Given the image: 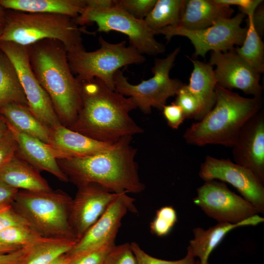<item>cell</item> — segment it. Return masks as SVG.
I'll list each match as a JSON object with an SVG mask.
<instances>
[{"mask_svg":"<svg viewBox=\"0 0 264 264\" xmlns=\"http://www.w3.org/2000/svg\"><path fill=\"white\" fill-rule=\"evenodd\" d=\"M215 91L213 109L185 131L183 137L187 144L232 148L244 124L263 109L262 97H243L218 84Z\"/></svg>","mask_w":264,"mask_h":264,"instance_id":"cell-4","label":"cell"},{"mask_svg":"<svg viewBox=\"0 0 264 264\" xmlns=\"http://www.w3.org/2000/svg\"><path fill=\"white\" fill-rule=\"evenodd\" d=\"M11 103L28 107L16 68L0 49V107Z\"/></svg>","mask_w":264,"mask_h":264,"instance_id":"cell-26","label":"cell"},{"mask_svg":"<svg viewBox=\"0 0 264 264\" xmlns=\"http://www.w3.org/2000/svg\"><path fill=\"white\" fill-rule=\"evenodd\" d=\"M5 12L6 9L0 4V27H3L5 23Z\"/></svg>","mask_w":264,"mask_h":264,"instance_id":"cell-47","label":"cell"},{"mask_svg":"<svg viewBox=\"0 0 264 264\" xmlns=\"http://www.w3.org/2000/svg\"><path fill=\"white\" fill-rule=\"evenodd\" d=\"M180 50V47H177L166 57L155 59L152 68L153 76L137 84L130 83L122 71L118 70L114 76L115 91L131 98L136 108L144 113H150L152 108L162 110L167 100L176 95L184 85L181 81L170 77Z\"/></svg>","mask_w":264,"mask_h":264,"instance_id":"cell-9","label":"cell"},{"mask_svg":"<svg viewBox=\"0 0 264 264\" xmlns=\"http://www.w3.org/2000/svg\"><path fill=\"white\" fill-rule=\"evenodd\" d=\"M209 64L214 69L217 84L226 89H240L252 97H262L260 74L236 52H212Z\"/></svg>","mask_w":264,"mask_h":264,"instance_id":"cell-15","label":"cell"},{"mask_svg":"<svg viewBox=\"0 0 264 264\" xmlns=\"http://www.w3.org/2000/svg\"><path fill=\"white\" fill-rule=\"evenodd\" d=\"M100 47L93 51L85 49L67 52L70 69L80 82L94 78L101 80L110 89L115 90L114 76L120 68L133 64H141L145 61L144 56L126 41L116 44L99 37Z\"/></svg>","mask_w":264,"mask_h":264,"instance_id":"cell-8","label":"cell"},{"mask_svg":"<svg viewBox=\"0 0 264 264\" xmlns=\"http://www.w3.org/2000/svg\"><path fill=\"white\" fill-rule=\"evenodd\" d=\"M17 152L16 142L9 130L7 134L0 140V170L9 161Z\"/></svg>","mask_w":264,"mask_h":264,"instance_id":"cell-38","label":"cell"},{"mask_svg":"<svg viewBox=\"0 0 264 264\" xmlns=\"http://www.w3.org/2000/svg\"><path fill=\"white\" fill-rule=\"evenodd\" d=\"M132 140V136L126 137L108 151L57 162L68 181L77 186L93 183L116 194L139 193L145 186L138 175L137 150L131 145Z\"/></svg>","mask_w":264,"mask_h":264,"instance_id":"cell-2","label":"cell"},{"mask_svg":"<svg viewBox=\"0 0 264 264\" xmlns=\"http://www.w3.org/2000/svg\"><path fill=\"white\" fill-rule=\"evenodd\" d=\"M0 113L19 131L49 144L51 129L37 118L28 107L8 104L0 107Z\"/></svg>","mask_w":264,"mask_h":264,"instance_id":"cell-25","label":"cell"},{"mask_svg":"<svg viewBox=\"0 0 264 264\" xmlns=\"http://www.w3.org/2000/svg\"><path fill=\"white\" fill-rule=\"evenodd\" d=\"M19 191L0 180V205L11 204Z\"/></svg>","mask_w":264,"mask_h":264,"instance_id":"cell-41","label":"cell"},{"mask_svg":"<svg viewBox=\"0 0 264 264\" xmlns=\"http://www.w3.org/2000/svg\"><path fill=\"white\" fill-rule=\"evenodd\" d=\"M76 242L66 238H44L27 247L20 264H48L59 256L68 252Z\"/></svg>","mask_w":264,"mask_h":264,"instance_id":"cell-27","label":"cell"},{"mask_svg":"<svg viewBox=\"0 0 264 264\" xmlns=\"http://www.w3.org/2000/svg\"><path fill=\"white\" fill-rule=\"evenodd\" d=\"M103 264H138L130 243L114 245Z\"/></svg>","mask_w":264,"mask_h":264,"instance_id":"cell-35","label":"cell"},{"mask_svg":"<svg viewBox=\"0 0 264 264\" xmlns=\"http://www.w3.org/2000/svg\"><path fill=\"white\" fill-rule=\"evenodd\" d=\"M253 22L256 30L261 37L264 31V6L263 2L255 10L253 16Z\"/></svg>","mask_w":264,"mask_h":264,"instance_id":"cell-43","label":"cell"},{"mask_svg":"<svg viewBox=\"0 0 264 264\" xmlns=\"http://www.w3.org/2000/svg\"><path fill=\"white\" fill-rule=\"evenodd\" d=\"M157 0H115L116 3L133 17L144 20Z\"/></svg>","mask_w":264,"mask_h":264,"instance_id":"cell-33","label":"cell"},{"mask_svg":"<svg viewBox=\"0 0 264 264\" xmlns=\"http://www.w3.org/2000/svg\"><path fill=\"white\" fill-rule=\"evenodd\" d=\"M26 249L25 247L11 253L0 254V264H20Z\"/></svg>","mask_w":264,"mask_h":264,"instance_id":"cell-42","label":"cell"},{"mask_svg":"<svg viewBox=\"0 0 264 264\" xmlns=\"http://www.w3.org/2000/svg\"><path fill=\"white\" fill-rule=\"evenodd\" d=\"M252 16H247L244 40L241 46L235 48V50L244 61L261 74L264 71V44L254 26Z\"/></svg>","mask_w":264,"mask_h":264,"instance_id":"cell-29","label":"cell"},{"mask_svg":"<svg viewBox=\"0 0 264 264\" xmlns=\"http://www.w3.org/2000/svg\"><path fill=\"white\" fill-rule=\"evenodd\" d=\"M82 33H89L67 16L6 9L0 41L29 46L42 40L54 39L62 42L69 52L85 49Z\"/></svg>","mask_w":264,"mask_h":264,"instance_id":"cell-5","label":"cell"},{"mask_svg":"<svg viewBox=\"0 0 264 264\" xmlns=\"http://www.w3.org/2000/svg\"><path fill=\"white\" fill-rule=\"evenodd\" d=\"M117 142L97 141L61 124L51 129L49 144L69 158L88 156L106 152L114 148Z\"/></svg>","mask_w":264,"mask_h":264,"instance_id":"cell-20","label":"cell"},{"mask_svg":"<svg viewBox=\"0 0 264 264\" xmlns=\"http://www.w3.org/2000/svg\"><path fill=\"white\" fill-rule=\"evenodd\" d=\"M193 64L188 90L196 98L198 110L195 120L202 119L214 107L216 101L217 80L213 66L197 59L189 58Z\"/></svg>","mask_w":264,"mask_h":264,"instance_id":"cell-22","label":"cell"},{"mask_svg":"<svg viewBox=\"0 0 264 264\" xmlns=\"http://www.w3.org/2000/svg\"><path fill=\"white\" fill-rule=\"evenodd\" d=\"M44 238L30 226L9 228L0 232V242L20 248L34 245Z\"/></svg>","mask_w":264,"mask_h":264,"instance_id":"cell-30","label":"cell"},{"mask_svg":"<svg viewBox=\"0 0 264 264\" xmlns=\"http://www.w3.org/2000/svg\"><path fill=\"white\" fill-rule=\"evenodd\" d=\"M11 204H4L0 205V212L7 208L10 206H11Z\"/></svg>","mask_w":264,"mask_h":264,"instance_id":"cell-48","label":"cell"},{"mask_svg":"<svg viewBox=\"0 0 264 264\" xmlns=\"http://www.w3.org/2000/svg\"><path fill=\"white\" fill-rule=\"evenodd\" d=\"M82 106L69 128L97 141L114 143L143 130L130 116L136 107L130 97L110 89L94 78L81 81Z\"/></svg>","mask_w":264,"mask_h":264,"instance_id":"cell-1","label":"cell"},{"mask_svg":"<svg viewBox=\"0 0 264 264\" xmlns=\"http://www.w3.org/2000/svg\"><path fill=\"white\" fill-rule=\"evenodd\" d=\"M0 180L19 190L49 191L52 190L39 171L17 154L0 170Z\"/></svg>","mask_w":264,"mask_h":264,"instance_id":"cell-23","label":"cell"},{"mask_svg":"<svg viewBox=\"0 0 264 264\" xmlns=\"http://www.w3.org/2000/svg\"><path fill=\"white\" fill-rule=\"evenodd\" d=\"M130 244L138 264H200L199 261L196 260L195 257L188 251L186 255L180 260L168 261L149 255L135 242H132Z\"/></svg>","mask_w":264,"mask_h":264,"instance_id":"cell-32","label":"cell"},{"mask_svg":"<svg viewBox=\"0 0 264 264\" xmlns=\"http://www.w3.org/2000/svg\"><path fill=\"white\" fill-rule=\"evenodd\" d=\"M162 111L168 125L173 129H177L186 119L182 110L175 102L164 106Z\"/></svg>","mask_w":264,"mask_h":264,"instance_id":"cell-39","label":"cell"},{"mask_svg":"<svg viewBox=\"0 0 264 264\" xmlns=\"http://www.w3.org/2000/svg\"><path fill=\"white\" fill-rule=\"evenodd\" d=\"M21 248H22L0 242V254L11 253L19 250Z\"/></svg>","mask_w":264,"mask_h":264,"instance_id":"cell-46","label":"cell"},{"mask_svg":"<svg viewBox=\"0 0 264 264\" xmlns=\"http://www.w3.org/2000/svg\"><path fill=\"white\" fill-rule=\"evenodd\" d=\"M31 68L63 126L70 128L82 106L81 84L73 74L64 44L44 39L27 46Z\"/></svg>","mask_w":264,"mask_h":264,"instance_id":"cell-3","label":"cell"},{"mask_svg":"<svg viewBox=\"0 0 264 264\" xmlns=\"http://www.w3.org/2000/svg\"><path fill=\"white\" fill-rule=\"evenodd\" d=\"M0 49L16 68L31 112L51 129L61 125L48 94L31 68L27 46L0 41Z\"/></svg>","mask_w":264,"mask_h":264,"instance_id":"cell-11","label":"cell"},{"mask_svg":"<svg viewBox=\"0 0 264 264\" xmlns=\"http://www.w3.org/2000/svg\"><path fill=\"white\" fill-rule=\"evenodd\" d=\"M114 245V242H111L102 245L72 260L71 264H103Z\"/></svg>","mask_w":264,"mask_h":264,"instance_id":"cell-36","label":"cell"},{"mask_svg":"<svg viewBox=\"0 0 264 264\" xmlns=\"http://www.w3.org/2000/svg\"><path fill=\"white\" fill-rule=\"evenodd\" d=\"M245 16L242 12L237 13L201 30H190L176 25L162 28L155 33L164 35L167 42L175 36L186 37L194 46L195 55L205 58L209 51L224 52L242 44L247 30L241 26Z\"/></svg>","mask_w":264,"mask_h":264,"instance_id":"cell-10","label":"cell"},{"mask_svg":"<svg viewBox=\"0 0 264 264\" xmlns=\"http://www.w3.org/2000/svg\"><path fill=\"white\" fill-rule=\"evenodd\" d=\"M134 198L127 193L119 194L99 219L67 253L71 261L102 245L114 242L123 218L131 212L136 213Z\"/></svg>","mask_w":264,"mask_h":264,"instance_id":"cell-14","label":"cell"},{"mask_svg":"<svg viewBox=\"0 0 264 264\" xmlns=\"http://www.w3.org/2000/svg\"><path fill=\"white\" fill-rule=\"evenodd\" d=\"M194 203L218 223H237L259 213L249 202L232 192L223 182L205 181L197 190Z\"/></svg>","mask_w":264,"mask_h":264,"instance_id":"cell-12","label":"cell"},{"mask_svg":"<svg viewBox=\"0 0 264 264\" xmlns=\"http://www.w3.org/2000/svg\"><path fill=\"white\" fill-rule=\"evenodd\" d=\"M234 12L231 6L215 0H184L178 26L190 30L203 29L221 19L231 18Z\"/></svg>","mask_w":264,"mask_h":264,"instance_id":"cell-21","label":"cell"},{"mask_svg":"<svg viewBox=\"0 0 264 264\" xmlns=\"http://www.w3.org/2000/svg\"><path fill=\"white\" fill-rule=\"evenodd\" d=\"M30 226L28 222L12 207L0 212V232L13 227Z\"/></svg>","mask_w":264,"mask_h":264,"instance_id":"cell-37","label":"cell"},{"mask_svg":"<svg viewBox=\"0 0 264 264\" xmlns=\"http://www.w3.org/2000/svg\"><path fill=\"white\" fill-rule=\"evenodd\" d=\"M7 124L17 143V154L21 158L38 171L49 173L62 182L69 181L57 162V159L66 158L63 153L50 144L21 132L8 122Z\"/></svg>","mask_w":264,"mask_h":264,"instance_id":"cell-18","label":"cell"},{"mask_svg":"<svg viewBox=\"0 0 264 264\" xmlns=\"http://www.w3.org/2000/svg\"><path fill=\"white\" fill-rule=\"evenodd\" d=\"M77 187V192L72 201L69 223L78 241L119 194L110 192L93 183Z\"/></svg>","mask_w":264,"mask_h":264,"instance_id":"cell-16","label":"cell"},{"mask_svg":"<svg viewBox=\"0 0 264 264\" xmlns=\"http://www.w3.org/2000/svg\"><path fill=\"white\" fill-rule=\"evenodd\" d=\"M5 9L25 12L63 15L75 19L82 12L86 0H0Z\"/></svg>","mask_w":264,"mask_h":264,"instance_id":"cell-24","label":"cell"},{"mask_svg":"<svg viewBox=\"0 0 264 264\" xmlns=\"http://www.w3.org/2000/svg\"><path fill=\"white\" fill-rule=\"evenodd\" d=\"M71 258L67 253H65L59 256L48 264H71Z\"/></svg>","mask_w":264,"mask_h":264,"instance_id":"cell-44","label":"cell"},{"mask_svg":"<svg viewBox=\"0 0 264 264\" xmlns=\"http://www.w3.org/2000/svg\"><path fill=\"white\" fill-rule=\"evenodd\" d=\"M82 12L75 19L78 25L95 22L97 32L115 31L128 36L130 45L141 54L156 55L165 51L155 38L154 31L144 20L137 19L119 7L115 0H86Z\"/></svg>","mask_w":264,"mask_h":264,"instance_id":"cell-7","label":"cell"},{"mask_svg":"<svg viewBox=\"0 0 264 264\" xmlns=\"http://www.w3.org/2000/svg\"><path fill=\"white\" fill-rule=\"evenodd\" d=\"M234 162L251 171L264 184V110L250 118L232 147Z\"/></svg>","mask_w":264,"mask_h":264,"instance_id":"cell-17","label":"cell"},{"mask_svg":"<svg viewBox=\"0 0 264 264\" xmlns=\"http://www.w3.org/2000/svg\"><path fill=\"white\" fill-rule=\"evenodd\" d=\"M175 102L182 110L186 119H195L198 110V101L184 84L176 94Z\"/></svg>","mask_w":264,"mask_h":264,"instance_id":"cell-34","label":"cell"},{"mask_svg":"<svg viewBox=\"0 0 264 264\" xmlns=\"http://www.w3.org/2000/svg\"><path fill=\"white\" fill-rule=\"evenodd\" d=\"M2 28V27H0V34L1 32Z\"/></svg>","mask_w":264,"mask_h":264,"instance_id":"cell-49","label":"cell"},{"mask_svg":"<svg viewBox=\"0 0 264 264\" xmlns=\"http://www.w3.org/2000/svg\"><path fill=\"white\" fill-rule=\"evenodd\" d=\"M9 129L7 122L0 113V140H1L8 132Z\"/></svg>","mask_w":264,"mask_h":264,"instance_id":"cell-45","label":"cell"},{"mask_svg":"<svg viewBox=\"0 0 264 264\" xmlns=\"http://www.w3.org/2000/svg\"><path fill=\"white\" fill-rule=\"evenodd\" d=\"M264 221V218L256 215L237 223H218L207 230L199 227L195 228L193 230L194 238L190 241L187 251L194 257L198 258L200 264H209L210 255L228 232L241 226H255Z\"/></svg>","mask_w":264,"mask_h":264,"instance_id":"cell-19","label":"cell"},{"mask_svg":"<svg viewBox=\"0 0 264 264\" xmlns=\"http://www.w3.org/2000/svg\"><path fill=\"white\" fill-rule=\"evenodd\" d=\"M177 221V214L174 208L172 206H163L156 211L150 223L151 232L158 237L167 236Z\"/></svg>","mask_w":264,"mask_h":264,"instance_id":"cell-31","label":"cell"},{"mask_svg":"<svg viewBox=\"0 0 264 264\" xmlns=\"http://www.w3.org/2000/svg\"><path fill=\"white\" fill-rule=\"evenodd\" d=\"M198 175L204 181L219 179L230 184L259 213H264V184L248 169L229 158L207 155L200 164Z\"/></svg>","mask_w":264,"mask_h":264,"instance_id":"cell-13","label":"cell"},{"mask_svg":"<svg viewBox=\"0 0 264 264\" xmlns=\"http://www.w3.org/2000/svg\"><path fill=\"white\" fill-rule=\"evenodd\" d=\"M220 4L230 6H237L245 15L252 16L258 6L263 2L262 0H215Z\"/></svg>","mask_w":264,"mask_h":264,"instance_id":"cell-40","label":"cell"},{"mask_svg":"<svg viewBox=\"0 0 264 264\" xmlns=\"http://www.w3.org/2000/svg\"><path fill=\"white\" fill-rule=\"evenodd\" d=\"M183 3V0H157L144 21L154 32L165 27L178 25Z\"/></svg>","mask_w":264,"mask_h":264,"instance_id":"cell-28","label":"cell"},{"mask_svg":"<svg viewBox=\"0 0 264 264\" xmlns=\"http://www.w3.org/2000/svg\"><path fill=\"white\" fill-rule=\"evenodd\" d=\"M72 201L71 197L60 189L19 190L11 204L42 236L77 241L69 223Z\"/></svg>","mask_w":264,"mask_h":264,"instance_id":"cell-6","label":"cell"}]
</instances>
